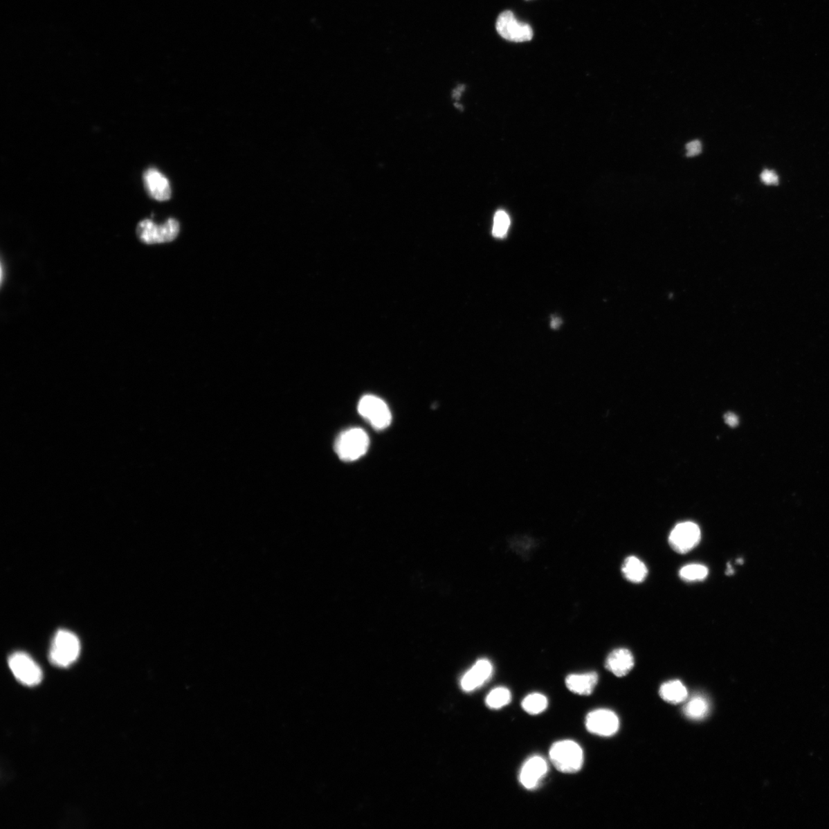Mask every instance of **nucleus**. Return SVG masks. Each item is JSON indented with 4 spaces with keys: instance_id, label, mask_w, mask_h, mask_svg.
Returning a JSON list of instances; mask_svg holds the SVG:
<instances>
[{
    "instance_id": "nucleus-3",
    "label": "nucleus",
    "mask_w": 829,
    "mask_h": 829,
    "mask_svg": "<svg viewBox=\"0 0 829 829\" xmlns=\"http://www.w3.org/2000/svg\"><path fill=\"white\" fill-rule=\"evenodd\" d=\"M80 642L72 632L60 630L55 634L49 651V659L56 666L68 667L75 662L80 653Z\"/></svg>"
},
{
    "instance_id": "nucleus-17",
    "label": "nucleus",
    "mask_w": 829,
    "mask_h": 829,
    "mask_svg": "<svg viewBox=\"0 0 829 829\" xmlns=\"http://www.w3.org/2000/svg\"><path fill=\"white\" fill-rule=\"evenodd\" d=\"M708 700L702 695H695L684 706L683 711L687 718L700 720L704 719L709 712Z\"/></svg>"
},
{
    "instance_id": "nucleus-15",
    "label": "nucleus",
    "mask_w": 829,
    "mask_h": 829,
    "mask_svg": "<svg viewBox=\"0 0 829 829\" xmlns=\"http://www.w3.org/2000/svg\"><path fill=\"white\" fill-rule=\"evenodd\" d=\"M621 570L625 579L636 584L643 582L648 574V567L641 559L635 556H630L625 559Z\"/></svg>"
},
{
    "instance_id": "nucleus-4",
    "label": "nucleus",
    "mask_w": 829,
    "mask_h": 829,
    "mask_svg": "<svg viewBox=\"0 0 829 829\" xmlns=\"http://www.w3.org/2000/svg\"><path fill=\"white\" fill-rule=\"evenodd\" d=\"M179 231V223L174 219H168L163 226L145 219L138 224L136 230L140 240L147 244L172 242L177 238Z\"/></svg>"
},
{
    "instance_id": "nucleus-25",
    "label": "nucleus",
    "mask_w": 829,
    "mask_h": 829,
    "mask_svg": "<svg viewBox=\"0 0 829 829\" xmlns=\"http://www.w3.org/2000/svg\"><path fill=\"white\" fill-rule=\"evenodd\" d=\"M559 325H560V322H559L558 319H554V320H552V327L553 328H556V327H558Z\"/></svg>"
},
{
    "instance_id": "nucleus-11",
    "label": "nucleus",
    "mask_w": 829,
    "mask_h": 829,
    "mask_svg": "<svg viewBox=\"0 0 829 829\" xmlns=\"http://www.w3.org/2000/svg\"><path fill=\"white\" fill-rule=\"evenodd\" d=\"M143 180L146 192L151 198L158 201H165L171 199L172 188L170 181L156 168L146 170Z\"/></svg>"
},
{
    "instance_id": "nucleus-8",
    "label": "nucleus",
    "mask_w": 829,
    "mask_h": 829,
    "mask_svg": "<svg viewBox=\"0 0 829 829\" xmlns=\"http://www.w3.org/2000/svg\"><path fill=\"white\" fill-rule=\"evenodd\" d=\"M700 527L692 522L680 523L674 527L669 536V544L677 553L686 554L691 552L700 543Z\"/></svg>"
},
{
    "instance_id": "nucleus-19",
    "label": "nucleus",
    "mask_w": 829,
    "mask_h": 829,
    "mask_svg": "<svg viewBox=\"0 0 829 829\" xmlns=\"http://www.w3.org/2000/svg\"><path fill=\"white\" fill-rule=\"evenodd\" d=\"M511 692L504 687H497L487 695L486 705L493 709H500L510 704Z\"/></svg>"
},
{
    "instance_id": "nucleus-1",
    "label": "nucleus",
    "mask_w": 829,
    "mask_h": 829,
    "mask_svg": "<svg viewBox=\"0 0 829 829\" xmlns=\"http://www.w3.org/2000/svg\"><path fill=\"white\" fill-rule=\"evenodd\" d=\"M550 760L554 767L563 774H576L584 763V753L577 743L562 740L552 745Z\"/></svg>"
},
{
    "instance_id": "nucleus-13",
    "label": "nucleus",
    "mask_w": 829,
    "mask_h": 829,
    "mask_svg": "<svg viewBox=\"0 0 829 829\" xmlns=\"http://www.w3.org/2000/svg\"><path fill=\"white\" fill-rule=\"evenodd\" d=\"M635 658L631 652L625 648L616 649L608 655L605 666L608 671L616 677H622L633 669Z\"/></svg>"
},
{
    "instance_id": "nucleus-10",
    "label": "nucleus",
    "mask_w": 829,
    "mask_h": 829,
    "mask_svg": "<svg viewBox=\"0 0 829 829\" xmlns=\"http://www.w3.org/2000/svg\"><path fill=\"white\" fill-rule=\"evenodd\" d=\"M549 771L545 758L533 756L527 760L520 772L519 781L527 790H535L543 781Z\"/></svg>"
},
{
    "instance_id": "nucleus-22",
    "label": "nucleus",
    "mask_w": 829,
    "mask_h": 829,
    "mask_svg": "<svg viewBox=\"0 0 829 829\" xmlns=\"http://www.w3.org/2000/svg\"><path fill=\"white\" fill-rule=\"evenodd\" d=\"M687 156L693 157L701 153L702 145L700 140H695L686 145Z\"/></svg>"
},
{
    "instance_id": "nucleus-24",
    "label": "nucleus",
    "mask_w": 829,
    "mask_h": 829,
    "mask_svg": "<svg viewBox=\"0 0 829 829\" xmlns=\"http://www.w3.org/2000/svg\"><path fill=\"white\" fill-rule=\"evenodd\" d=\"M726 423L730 427H736L739 424V418L733 412H728L725 416Z\"/></svg>"
},
{
    "instance_id": "nucleus-6",
    "label": "nucleus",
    "mask_w": 829,
    "mask_h": 829,
    "mask_svg": "<svg viewBox=\"0 0 829 829\" xmlns=\"http://www.w3.org/2000/svg\"><path fill=\"white\" fill-rule=\"evenodd\" d=\"M358 411L377 430H383L391 423L392 414L388 406L375 396H364L358 405Z\"/></svg>"
},
{
    "instance_id": "nucleus-18",
    "label": "nucleus",
    "mask_w": 829,
    "mask_h": 829,
    "mask_svg": "<svg viewBox=\"0 0 829 829\" xmlns=\"http://www.w3.org/2000/svg\"><path fill=\"white\" fill-rule=\"evenodd\" d=\"M709 574V569L701 564H689L683 567L679 572L680 578L686 582H698L704 581Z\"/></svg>"
},
{
    "instance_id": "nucleus-16",
    "label": "nucleus",
    "mask_w": 829,
    "mask_h": 829,
    "mask_svg": "<svg viewBox=\"0 0 829 829\" xmlns=\"http://www.w3.org/2000/svg\"><path fill=\"white\" fill-rule=\"evenodd\" d=\"M659 695L671 704H679L688 698L686 687L680 680L668 681L660 686Z\"/></svg>"
},
{
    "instance_id": "nucleus-26",
    "label": "nucleus",
    "mask_w": 829,
    "mask_h": 829,
    "mask_svg": "<svg viewBox=\"0 0 829 829\" xmlns=\"http://www.w3.org/2000/svg\"><path fill=\"white\" fill-rule=\"evenodd\" d=\"M734 571L732 566L729 564L727 566V574L732 575L734 574Z\"/></svg>"
},
{
    "instance_id": "nucleus-7",
    "label": "nucleus",
    "mask_w": 829,
    "mask_h": 829,
    "mask_svg": "<svg viewBox=\"0 0 829 829\" xmlns=\"http://www.w3.org/2000/svg\"><path fill=\"white\" fill-rule=\"evenodd\" d=\"M496 30L500 36L514 43H524L532 39L534 33L528 24L519 21L511 11H504L498 16Z\"/></svg>"
},
{
    "instance_id": "nucleus-20",
    "label": "nucleus",
    "mask_w": 829,
    "mask_h": 829,
    "mask_svg": "<svg viewBox=\"0 0 829 829\" xmlns=\"http://www.w3.org/2000/svg\"><path fill=\"white\" fill-rule=\"evenodd\" d=\"M547 707V699L544 695L531 693L524 699L522 708L524 711L531 715L542 713Z\"/></svg>"
},
{
    "instance_id": "nucleus-2",
    "label": "nucleus",
    "mask_w": 829,
    "mask_h": 829,
    "mask_svg": "<svg viewBox=\"0 0 829 829\" xmlns=\"http://www.w3.org/2000/svg\"><path fill=\"white\" fill-rule=\"evenodd\" d=\"M370 446V438L366 432L360 428H349L343 432L335 441V451L344 462L359 459L367 453Z\"/></svg>"
},
{
    "instance_id": "nucleus-12",
    "label": "nucleus",
    "mask_w": 829,
    "mask_h": 829,
    "mask_svg": "<svg viewBox=\"0 0 829 829\" xmlns=\"http://www.w3.org/2000/svg\"><path fill=\"white\" fill-rule=\"evenodd\" d=\"M493 664L487 659L477 660L475 665L464 675L461 680L463 691H473L487 682L493 674Z\"/></svg>"
},
{
    "instance_id": "nucleus-21",
    "label": "nucleus",
    "mask_w": 829,
    "mask_h": 829,
    "mask_svg": "<svg viewBox=\"0 0 829 829\" xmlns=\"http://www.w3.org/2000/svg\"><path fill=\"white\" fill-rule=\"evenodd\" d=\"M510 226V219L504 210H498L494 217L493 234L498 238H502L507 235Z\"/></svg>"
},
{
    "instance_id": "nucleus-5",
    "label": "nucleus",
    "mask_w": 829,
    "mask_h": 829,
    "mask_svg": "<svg viewBox=\"0 0 829 829\" xmlns=\"http://www.w3.org/2000/svg\"><path fill=\"white\" fill-rule=\"evenodd\" d=\"M8 663L14 677L25 686H37L43 680V671L39 666L26 653H12Z\"/></svg>"
},
{
    "instance_id": "nucleus-14",
    "label": "nucleus",
    "mask_w": 829,
    "mask_h": 829,
    "mask_svg": "<svg viewBox=\"0 0 829 829\" xmlns=\"http://www.w3.org/2000/svg\"><path fill=\"white\" fill-rule=\"evenodd\" d=\"M599 683V675L595 672L581 674H571L566 678V686L571 692L582 695H591Z\"/></svg>"
},
{
    "instance_id": "nucleus-9",
    "label": "nucleus",
    "mask_w": 829,
    "mask_h": 829,
    "mask_svg": "<svg viewBox=\"0 0 829 829\" xmlns=\"http://www.w3.org/2000/svg\"><path fill=\"white\" fill-rule=\"evenodd\" d=\"M585 725L590 733L601 736H611L619 729L620 722L614 712L600 709L588 713Z\"/></svg>"
},
{
    "instance_id": "nucleus-23",
    "label": "nucleus",
    "mask_w": 829,
    "mask_h": 829,
    "mask_svg": "<svg viewBox=\"0 0 829 829\" xmlns=\"http://www.w3.org/2000/svg\"><path fill=\"white\" fill-rule=\"evenodd\" d=\"M761 180L767 185H776L778 182L777 174L771 171H764L761 174Z\"/></svg>"
}]
</instances>
